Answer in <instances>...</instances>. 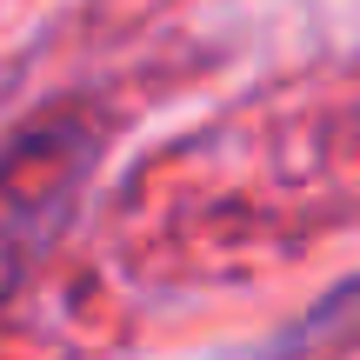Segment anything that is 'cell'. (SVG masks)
<instances>
[{
  "instance_id": "obj_1",
  "label": "cell",
  "mask_w": 360,
  "mask_h": 360,
  "mask_svg": "<svg viewBox=\"0 0 360 360\" xmlns=\"http://www.w3.org/2000/svg\"><path fill=\"white\" fill-rule=\"evenodd\" d=\"M101 167V120L53 107L0 141V300L47 260Z\"/></svg>"
}]
</instances>
